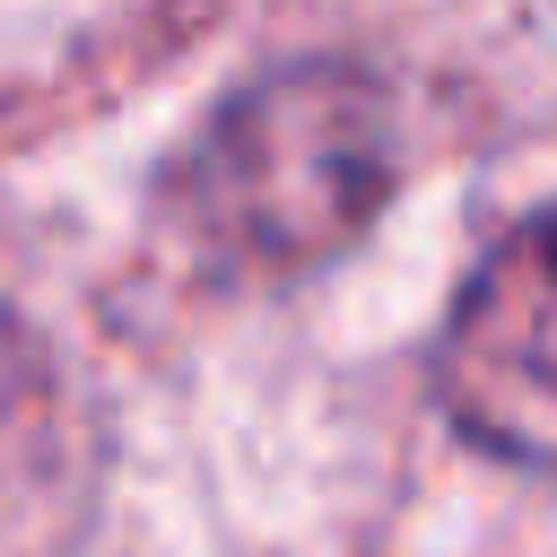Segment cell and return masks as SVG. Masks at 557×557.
I'll return each mask as SVG.
<instances>
[{
  "mask_svg": "<svg viewBox=\"0 0 557 557\" xmlns=\"http://www.w3.org/2000/svg\"><path fill=\"white\" fill-rule=\"evenodd\" d=\"M435 392L487 453L557 479V209L479 252L444 313Z\"/></svg>",
  "mask_w": 557,
  "mask_h": 557,
  "instance_id": "2",
  "label": "cell"
},
{
  "mask_svg": "<svg viewBox=\"0 0 557 557\" xmlns=\"http://www.w3.org/2000/svg\"><path fill=\"white\" fill-rule=\"evenodd\" d=\"M392 165V96L348 61H287L200 122L174 165V218L226 278H305L366 235Z\"/></svg>",
  "mask_w": 557,
  "mask_h": 557,
  "instance_id": "1",
  "label": "cell"
},
{
  "mask_svg": "<svg viewBox=\"0 0 557 557\" xmlns=\"http://www.w3.org/2000/svg\"><path fill=\"white\" fill-rule=\"evenodd\" d=\"M96 418L70 366L0 313V557H70L96 513Z\"/></svg>",
  "mask_w": 557,
  "mask_h": 557,
  "instance_id": "3",
  "label": "cell"
}]
</instances>
